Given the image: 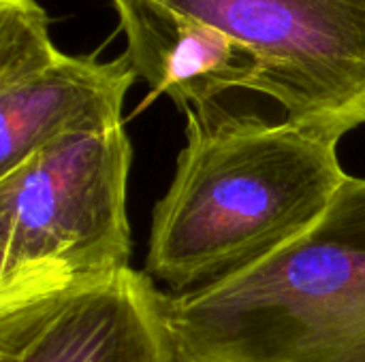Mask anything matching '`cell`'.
Listing matches in <instances>:
<instances>
[{"label":"cell","mask_w":365,"mask_h":362,"mask_svg":"<svg viewBox=\"0 0 365 362\" xmlns=\"http://www.w3.org/2000/svg\"><path fill=\"white\" fill-rule=\"evenodd\" d=\"M178 362H365V177L252 269L167 292Z\"/></svg>","instance_id":"obj_2"},{"label":"cell","mask_w":365,"mask_h":362,"mask_svg":"<svg viewBox=\"0 0 365 362\" xmlns=\"http://www.w3.org/2000/svg\"><path fill=\"white\" fill-rule=\"evenodd\" d=\"M197 17L255 60L250 90L340 141L365 126V0H154Z\"/></svg>","instance_id":"obj_4"},{"label":"cell","mask_w":365,"mask_h":362,"mask_svg":"<svg viewBox=\"0 0 365 362\" xmlns=\"http://www.w3.org/2000/svg\"><path fill=\"white\" fill-rule=\"evenodd\" d=\"M186 145L154 205L145 273L171 294L235 277L304 237L349 175L338 143L216 102L188 109Z\"/></svg>","instance_id":"obj_1"},{"label":"cell","mask_w":365,"mask_h":362,"mask_svg":"<svg viewBox=\"0 0 365 362\" xmlns=\"http://www.w3.org/2000/svg\"><path fill=\"white\" fill-rule=\"evenodd\" d=\"M124 126L66 134L0 175V312L130 269Z\"/></svg>","instance_id":"obj_3"},{"label":"cell","mask_w":365,"mask_h":362,"mask_svg":"<svg viewBox=\"0 0 365 362\" xmlns=\"http://www.w3.org/2000/svg\"><path fill=\"white\" fill-rule=\"evenodd\" d=\"M126 36V58L150 87L184 113L227 90H250L255 60L218 28L154 0H111Z\"/></svg>","instance_id":"obj_7"},{"label":"cell","mask_w":365,"mask_h":362,"mask_svg":"<svg viewBox=\"0 0 365 362\" xmlns=\"http://www.w3.org/2000/svg\"><path fill=\"white\" fill-rule=\"evenodd\" d=\"M0 362H178L167 292L145 271L0 312Z\"/></svg>","instance_id":"obj_6"},{"label":"cell","mask_w":365,"mask_h":362,"mask_svg":"<svg viewBox=\"0 0 365 362\" xmlns=\"http://www.w3.org/2000/svg\"><path fill=\"white\" fill-rule=\"evenodd\" d=\"M135 81L126 55L62 53L38 0H0V175L60 137L124 126Z\"/></svg>","instance_id":"obj_5"}]
</instances>
